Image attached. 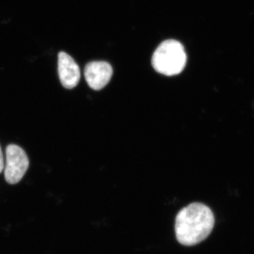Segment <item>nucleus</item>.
<instances>
[{
    "label": "nucleus",
    "instance_id": "obj_1",
    "mask_svg": "<svg viewBox=\"0 0 254 254\" xmlns=\"http://www.w3.org/2000/svg\"><path fill=\"white\" fill-rule=\"evenodd\" d=\"M215 225L212 210L200 203H190L182 208L175 220L177 241L182 245L194 246L209 236Z\"/></svg>",
    "mask_w": 254,
    "mask_h": 254
},
{
    "label": "nucleus",
    "instance_id": "obj_2",
    "mask_svg": "<svg viewBox=\"0 0 254 254\" xmlns=\"http://www.w3.org/2000/svg\"><path fill=\"white\" fill-rule=\"evenodd\" d=\"M187 60L185 48L181 43L175 40H167L155 50L152 57V65L157 72L173 76L183 71Z\"/></svg>",
    "mask_w": 254,
    "mask_h": 254
},
{
    "label": "nucleus",
    "instance_id": "obj_3",
    "mask_svg": "<svg viewBox=\"0 0 254 254\" xmlns=\"http://www.w3.org/2000/svg\"><path fill=\"white\" fill-rule=\"evenodd\" d=\"M29 160L26 152L17 145L10 144L6 148L4 177L10 185H16L27 172Z\"/></svg>",
    "mask_w": 254,
    "mask_h": 254
},
{
    "label": "nucleus",
    "instance_id": "obj_4",
    "mask_svg": "<svg viewBox=\"0 0 254 254\" xmlns=\"http://www.w3.org/2000/svg\"><path fill=\"white\" fill-rule=\"evenodd\" d=\"M113 74V67L107 62H91L87 64L84 68V76L87 83L95 91H99L106 86Z\"/></svg>",
    "mask_w": 254,
    "mask_h": 254
},
{
    "label": "nucleus",
    "instance_id": "obj_5",
    "mask_svg": "<svg viewBox=\"0 0 254 254\" xmlns=\"http://www.w3.org/2000/svg\"><path fill=\"white\" fill-rule=\"evenodd\" d=\"M58 73L62 85L67 89H72L77 86L81 78L77 63L64 52H60L58 55Z\"/></svg>",
    "mask_w": 254,
    "mask_h": 254
},
{
    "label": "nucleus",
    "instance_id": "obj_6",
    "mask_svg": "<svg viewBox=\"0 0 254 254\" xmlns=\"http://www.w3.org/2000/svg\"><path fill=\"white\" fill-rule=\"evenodd\" d=\"M4 158H3L2 152L0 147V173L4 170Z\"/></svg>",
    "mask_w": 254,
    "mask_h": 254
}]
</instances>
